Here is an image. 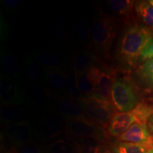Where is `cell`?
<instances>
[{
  "instance_id": "obj_1",
  "label": "cell",
  "mask_w": 153,
  "mask_h": 153,
  "mask_svg": "<svg viewBox=\"0 0 153 153\" xmlns=\"http://www.w3.org/2000/svg\"><path fill=\"white\" fill-rule=\"evenodd\" d=\"M152 41L153 33L150 28L139 24L130 25L118 41L117 60L126 68H133L140 62L145 48Z\"/></svg>"
},
{
  "instance_id": "obj_2",
  "label": "cell",
  "mask_w": 153,
  "mask_h": 153,
  "mask_svg": "<svg viewBox=\"0 0 153 153\" xmlns=\"http://www.w3.org/2000/svg\"><path fill=\"white\" fill-rule=\"evenodd\" d=\"M114 16L99 11L96 15L91 30V43L97 55L108 59L117 33Z\"/></svg>"
},
{
  "instance_id": "obj_3",
  "label": "cell",
  "mask_w": 153,
  "mask_h": 153,
  "mask_svg": "<svg viewBox=\"0 0 153 153\" xmlns=\"http://www.w3.org/2000/svg\"><path fill=\"white\" fill-rule=\"evenodd\" d=\"M153 115V106L139 102L133 110L127 112H116L113 115L106 129L111 136L119 137L133 124L148 123Z\"/></svg>"
},
{
  "instance_id": "obj_4",
  "label": "cell",
  "mask_w": 153,
  "mask_h": 153,
  "mask_svg": "<svg viewBox=\"0 0 153 153\" xmlns=\"http://www.w3.org/2000/svg\"><path fill=\"white\" fill-rule=\"evenodd\" d=\"M85 116L94 123L106 128L115 113L111 102L94 94L77 99Z\"/></svg>"
},
{
  "instance_id": "obj_5",
  "label": "cell",
  "mask_w": 153,
  "mask_h": 153,
  "mask_svg": "<svg viewBox=\"0 0 153 153\" xmlns=\"http://www.w3.org/2000/svg\"><path fill=\"white\" fill-rule=\"evenodd\" d=\"M111 101L115 110L118 112L130 111L139 103L136 88L129 80L116 79L111 87Z\"/></svg>"
},
{
  "instance_id": "obj_6",
  "label": "cell",
  "mask_w": 153,
  "mask_h": 153,
  "mask_svg": "<svg viewBox=\"0 0 153 153\" xmlns=\"http://www.w3.org/2000/svg\"><path fill=\"white\" fill-rule=\"evenodd\" d=\"M7 146L14 150H19L31 144L34 137V129L29 122L26 120L9 124L4 132Z\"/></svg>"
},
{
  "instance_id": "obj_7",
  "label": "cell",
  "mask_w": 153,
  "mask_h": 153,
  "mask_svg": "<svg viewBox=\"0 0 153 153\" xmlns=\"http://www.w3.org/2000/svg\"><path fill=\"white\" fill-rule=\"evenodd\" d=\"M105 128L87 117L67 120L65 132L72 138L91 137L104 141Z\"/></svg>"
},
{
  "instance_id": "obj_8",
  "label": "cell",
  "mask_w": 153,
  "mask_h": 153,
  "mask_svg": "<svg viewBox=\"0 0 153 153\" xmlns=\"http://www.w3.org/2000/svg\"><path fill=\"white\" fill-rule=\"evenodd\" d=\"M65 132V123L59 117L43 116L38 120L34 128V138L38 142L49 143L58 139Z\"/></svg>"
},
{
  "instance_id": "obj_9",
  "label": "cell",
  "mask_w": 153,
  "mask_h": 153,
  "mask_svg": "<svg viewBox=\"0 0 153 153\" xmlns=\"http://www.w3.org/2000/svg\"><path fill=\"white\" fill-rule=\"evenodd\" d=\"M24 91L14 78L7 74L0 77V100L4 106H18L24 102Z\"/></svg>"
},
{
  "instance_id": "obj_10",
  "label": "cell",
  "mask_w": 153,
  "mask_h": 153,
  "mask_svg": "<svg viewBox=\"0 0 153 153\" xmlns=\"http://www.w3.org/2000/svg\"><path fill=\"white\" fill-rule=\"evenodd\" d=\"M117 140L120 142L142 145L148 151L153 150V135L149 130L148 123L138 122L133 124L127 131L118 137Z\"/></svg>"
},
{
  "instance_id": "obj_11",
  "label": "cell",
  "mask_w": 153,
  "mask_h": 153,
  "mask_svg": "<svg viewBox=\"0 0 153 153\" xmlns=\"http://www.w3.org/2000/svg\"><path fill=\"white\" fill-rule=\"evenodd\" d=\"M55 106L61 116L67 120L87 117L76 99L59 97L55 100Z\"/></svg>"
},
{
  "instance_id": "obj_12",
  "label": "cell",
  "mask_w": 153,
  "mask_h": 153,
  "mask_svg": "<svg viewBox=\"0 0 153 153\" xmlns=\"http://www.w3.org/2000/svg\"><path fill=\"white\" fill-rule=\"evenodd\" d=\"M115 79H115L114 72L111 70V68L101 69L94 94L104 100L111 102V91L112 85Z\"/></svg>"
},
{
  "instance_id": "obj_13",
  "label": "cell",
  "mask_w": 153,
  "mask_h": 153,
  "mask_svg": "<svg viewBox=\"0 0 153 153\" xmlns=\"http://www.w3.org/2000/svg\"><path fill=\"white\" fill-rule=\"evenodd\" d=\"M76 147L77 153H103L106 150L104 141L97 138H72Z\"/></svg>"
},
{
  "instance_id": "obj_14",
  "label": "cell",
  "mask_w": 153,
  "mask_h": 153,
  "mask_svg": "<svg viewBox=\"0 0 153 153\" xmlns=\"http://www.w3.org/2000/svg\"><path fill=\"white\" fill-rule=\"evenodd\" d=\"M45 81L50 87L57 91H63L67 89L68 76L60 68L45 69Z\"/></svg>"
},
{
  "instance_id": "obj_15",
  "label": "cell",
  "mask_w": 153,
  "mask_h": 153,
  "mask_svg": "<svg viewBox=\"0 0 153 153\" xmlns=\"http://www.w3.org/2000/svg\"><path fill=\"white\" fill-rule=\"evenodd\" d=\"M96 57L89 51H82L78 53L74 57L73 68L76 75L85 74L91 67L94 66Z\"/></svg>"
},
{
  "instance_id": "obj_16",
  "label": "cell",
  "mask_w": 153,
  "mask_h": 153,
  "mask_svg": "<svg viewBox=\"0 0 153 153\" xmlns=\"http://www.w3.org/2000/svg\"><path fill=\"white\" fill-rule=\"evenodd\" d=\"M135 2L131 0H111L106 4L116 17L127 19L130 18L135 9Z\"/></svg>"
},
{
  "instance_id": "obj_17",
  "label": "cell",
  "mask_w": 153,
  "mask_h": 153,
  "mask_svg": "<svg viewBox=\"0 0 153 153\" xmlns=\"http://www.w3.org/2000/svg\"><path fill=\"white\" fill-rule=\"evenodd\" d=\"M45 153H77L72 139L58 138L45 147Z\"/></svg>"
},
{
  "instance_id": "obj_18",
  "label": "cell",
  "mask_w": 153,
  "mask_h": 153,
  "mask_svg": "<svg viewBox=\"0 0 153 153\" xmlns=\"http://www.w3.org/2000/svg\"><path fill=\"white\" fill-rule=\"evenodd\" d=\"M34 60L45 69L60 68L62 64L63 60L60 55L51 53H36L34 54Z\"/></svg>"
},
{
  "instance_id": "obj_19",
  "label": "cell",
  "mask_w": 153,
  "mask_h": 153,
  "mask_svg": "<svg viewBox=\"0 0 153 153\" xmlns=\"http://www.w3.org/2000/svg\"><path fill=\"white\" fill-rule=\"evenodd\" d=\"M1 67L4 74L11 77H14L19 74V65L14 55L7 51H1Z\"/></svg>"
},
{
  "instance_id": "obj_20",
  "label": "cell",
  "mask_w": 153,
  "mask_h": 153,
  "mask_svg": "<svg viewBox=\"0 0 153 153\" xmlns=\"http://www.w3.org/2000/svg\"><path fill=\"white\" fill-rule=\"evenodd\" d=\"M135 11L138 18L147 27L153 29V7L149 1H137L135 5Z\"/></svg>"
},
{
  "instance_id": "obj_21",
  "label": "cell",
  "mask_w": 153,
  "mask_h": 153,
  "mask_svg": "<svg viewBox=\"0 0 153 153\" xmlns=\"http://www.w3.org/2000/svg\"><path fill=\"white\" fill-rule=\"evenodd\" d=\"M24 71L26 76L34 81L41 82L45 80V73L39 64L35 60L27 58L25 60Z\"/></svg>"
},
{
  "instance_id": "obj_22",
  "label": "cell",
  "mask_w": 153,
  "mask_h": 153,
  "mask_svg": "<svg viewBox=\"0 0 153 153\" xmlns=\"http://www.w3.org/2000/svg\"><path fill=\"white\" fill-rule=\"evenodd\" d=\"M24 118V112L17 106H4L1 108V118L4 122L9 124L22 121Z\"/></svg>"
},
{
  "instance_id": "obj_23",
  "label": "cell",
  "mask_w": 153,
  "mask_h": 153,
  "mask_svg": "<svg viewBox=\"0 0 153 153\" xmlns=\"http://www.w3.org/2000/svg\"><path fill=\"white\" fill-rule=\"evenodd\" d=\"M111 148L116 153H147L148 151L142 145L120 141L115 142Z\"/></svg>"
},
{
  "instance_id": "obj_24",
  "label": "cell",
  "mask_w": 153,
  "mask_h": 153,
  "mask_svg": "<svg viewBox=\"0 0 153 153\" xmlns=\"http://www.w3.org/2000/svg\"><path fill=\"white\" fill-rule=\"evenodd\" d=\"M137 74L144 83L153 88V58L143 62L137 70Z\"/></svg>"
},
{
  "instance_id": "obj_25",
  "label": "cell",
  "mask_w": 153,
  "mask_h": 153,
  "mask_svg": "<svg viewBox=\"0 0 153 153\" xmlns=\"http://www.w3.org/2000/svg\"><path fill=\"white\" fill-rule=\"evenodd\" d=\"M29 97L34 104L38 106H43L48 101L47 91L38 85L31 86L29 89Z\"/></svg>"
},
{
  "instance_id": "obj_26",
  "label": "cell",
  "mask_w": 153,
  "mask_h": 153,
  "mask_svg": "<svg viewBox=\"0 0 153 153\" xmlns=\"http://www.w3.org/2000/svg\"><path fill=\"white\" fill-rule=\"evenodd\" d=\"M67 89L72 97L76 99L83 97L82 93L80 92L77 84V76L74 72H72L68 76V86Z\"/></svg>"
},
{
  "instance_id": "obj_27",
  "label": "cell",
  "mask_w": 153,
  "mask_h": 153,
  "mask_svg": "<svg viewBox=\"0 0 153 153\" xmlns=\"http://www.w3.org/2000/svg\"><path fill=\"white\" fill-rule=\"evenodd\" d=\"M16 153H45V148H43L39 145L30 144L24 148L19 149Z\"/></svg>"
},
{
  "instance_id": "obj_28",
  "label": "cell",
  "mask_w": 153,
  "mask_h": 153,
  "mask_svg": "<svg viewBox=\"0 0 153 153\" xmlns=\"http://www.w3.org/2000/svg\"><path fill=\"white\" fill-rule=\"evenodd\" d=\"M89 33H90V30L89 28V23L86 20L82 21L79 26V34L80 38L82 41H87L89 38Z\"/></svg>"
},
{
  "instance_id": "obj_29",
  "label": "cell",
  "mask_w": 153,
  "mask_h": 153,
  "mask_svg": "<svg viewBox=\"0 0 153 153\" xmlns=\"http://www.w3.org/2000/svg\"><path fill=\"white\" fill-rule=\"evenodd\" d=\"M153 58V41L148 45V46L145 48L144 51L141 55L140 62H145V61L150 60Z\"/></svg>"
},
{
  "instance_id": "obj_30",
  "label": "cell",
  "mask_w": 153,
  "mask_h": 153,
  "mask_svg": "<svg viewBox=\"0 0 153 153\" xmlns=\"http://www.w3.org/2000/svg\"><path fill=\"white\" fill-rule=\"evenodd\" d=\"M3 1L10 8H16L21 3L20 1H16V0H4Z\"/></svg>"
},
{
  "instance_id": "obj_31",
  "label": "cell",
  "mask_w": 153,
  "mask_h": 153,
  "mask_svg": "<svg viewBox=\"0 0 153 153\" xmlns=\"http://www.w3.org/2000/svg\"><path fill=\"white\" fill-rule=\"evenodd\" d=\"M148 126L149 128V130H150V131L151 132V133H153V115L149 118L148 121Z\"/></svg>"
},
{
  "instance_id": "obj_32",
  "label": "cell",
  "mask_w": 153,
  "mask_h": 153,
  "mask_svg": "<svg viewBox=\"0 0 153 153\" xmlns=\"http://www.w3.org/2000/svg\"><path fill=\"white\" fill-rule=\"evenodd\" d=\"M103 153H116V152L113 150L111 148H110V149H106V150L103 152Z\"/></svg>"
},
{
  "instance_id": "obj_33",
  "label": "cell",
  "mask_w": 153,
  "mask_h": 153,
  "mask_svg": "<svg viewBox=\"0 0 153 153\" xmlns=\"http://www.w3.org/2000/svg\"><path fill=\"white\" fill-rule=\"evenodd\" d=\"M149 1V3H150V4L153 7V0H150V1Z\"/></svg>"
},
{
  "instance_id": "obj_34",
  "label": "cell",
  "mask_w": 153,
  "mask_h": 153,
  "mask_svg": "<svg viewBox=\"0 0 153 153\" xmlns=\"http://www.w3.org/2000/svg\"><path fill=\"white\" fill-rule=\"evenodd\" d=\"M147 153H153V150H151L148 151V152H147Z\"/></svg>"
}]
</instances>
